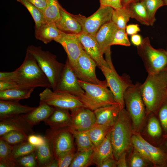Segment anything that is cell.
Here are the masks:
<instances>
[{
	"mask_svg": "<svg viewBox=\"0 0 167 167\" xmlns=\"http://www.w3.org/2000/svg\"><path fill=\"white\" fill-rule=\"evenodd\" d=\"M0 80L11 82L18 87L51 88L49 80L36 59L27 51L19 67L13 71L0 72Z\"/></svg>",
	"mask_w": 167,
	"mask_h": 167,
	"instance_id": "obj_1",
	"label": "cell"
},
{
	"mask_svg": "<svg viewBox=\"0 0 167 167\" xmlns=\"http://www.w3.org/2000/svg\"><path fill=\"white\" fill-rule=\"evenodd\" d=\"M141 91L145 105L146 117L157 114L167 98V72L166 71L154 74H148L141 84Z\"/></svg>",
	"mask_w": 167,
	"mask_h": 167,
	"instance_id": "obj_2",
	"label": "cell"
},
{
	"mask_svg": "<svg viewBox=\"0 0 167 167\" xmlns=\"http://www.w3.org/2000/svg\"><path fill=\"white\" fill-rule=\"evenodd\" d=\"M133 131L130 117L124 108L120 111L111 129V140L114 157L116 160L132 145Z\"/></svg>",
	"mask_w": 167,
	"mask_h": 167,
	"instance_id": "obj_3",
	"label": "cell"
},
{
	"mask_svg": "<svg viewBox=\"0 0 167 167\" xmlns=\"http://www.w3.org/2000/svg\"><path fill=\"white\" fill-rule=\"evenodd\" d=\"M26 51L35 58L40 68L47 77L53 90L55 91L61 76L65 64L59 62L56 57L41 46H28Z\"/></svg>",
	"mask_w": 167,
	"mask_h": 167,
	"instance_id": "obj_4",
	"label": "cell"
},
{
	"mask_svg": "<svg viewBox=\"0 0 167 167\" xmlns=\"http://www.w3.org/2000/svg\"><path fill=\"white\" fill-rule=\"evenodd\" d=\"M79 81L84 92L77 97L84 107L93 111L100 107L117 103L107 86L91 84L79 80Z\"/></svg>",
	"mask_w": 167,
	"mask_h": 167,
	"instance_id": "obj_5",
	"label": "cell"
},
{
	"mask_svg": "<svg viewBox=\"0 0 167 167\" xmlns=\"http://www.w3.org/2000/svg\"><path fill=\"white\" fill-rule=\"evenodd\" d=\"M141 84L137 82L128 88L124 94L126 110L130 117L134 131L139 132L146 117V111L141 91Z\"/></svg>",
	"mask_w": 167,
	"mask_h": 167,
	"instance_id": "obj_6",
	"label": "cell"
},
{
	"mask_svg": "<svg viewBox=\"0 0 167 167\" xmlns=\"http://www.w3.org/2000/svg\"><path fill=\"white\" fill-rule=\"evenodd\" d=\"M137 52L148 74H154L167 68V52L163 49H156L151 44L148 37L143 40L137 46Z\"/></svg>",
	"mask_w": 167,
	"mask_h": 167,
	"instance_id": "obj_7",
	"label": "cell"
},
{
	"mask_svg": "<svg viewBox=\"0 0 167 167\" xmlns=\"http://www.w3.org/2000/svg\"><path fill=\"white\" fill-rule=\"evenodd\" d=\"M105 76L108 87L111 91L115 102L121 109L125 108L124 94L126 89L134 85L129 76L124 74L120 76L115 68L102 66L99 68Z\"/></svg>",
	"mask_w": 167,
	"mask_h": 167,
	"instance_id": "obj_8",
	"label": "cell"
},
{
	"mask_svg": "<svg viewBox=\"0 0 167 167\" xmlns=\"http://www.w3.org/2000/svg\"><path fill=\"white\" fill-rule=\"evenodd\" d=\"M50 144L54 159L58 158L68 152L75 149L74 137L69 127L58 129L49 128L44 136Z\"/></svg>",
	"mask_w": 167,
	"mask_h": 167,
	"instance_id": "obj_9",
	"label": "cell"
},
{
	"mask_svg": "<svg viewBox=\"0 0 167 167\" xmlns=\"http://www.w3.org/2000/svg\"><path fill=\"white\" fill-rule=\"evenodd\" d=\"M113 8L108 6H101L88 17L80 14L73 17L80 25L82 32L95 36L101 27L111 20Z\"/></svg>",
	"mask_w": 167,
	"mask_h": 167,
	"instance_id": "obj_10",
	"label": "cell"
},
{
	"mask_svg": "<svg viewBox=\"0 0 167 167\" xmlns=\"http://www.w3.org/2000/svg\"><path fill=\"white\" fill-rule=\"evenodd\" d=\"M39 96L40 101L56 108L71 111L84 107L77 96L67 92L52 90L50 88H45Z\"/></svg>",
	"mask_w": 167,
	"mask_h": 167,
	"instance_id": "obj_11",
	"label": "cell"
},
{
	"mask_svg": "<svg viewBox=\"0 0 167 167\" xmlns=\"http://www.w3.org/2000/svg\"><path fill=\"white\" fill-rule=\"evenodd\" d=\"M97 66L96 62L84 50L72 68L79 80L91 84L107 86L106 80L101 81L97 78L96 74Z\"/></svg>",
	"mask_w": 167,
	"mask_h": 167,
	"instance_id": "obj_12",
	"label": "cell"
},
{
	"mask_svg": "<svg viewBox=\"0 0 167 167\" xmlns=\"http://www.w3.org/2000/svg\"><path fill=\"white\" fill-rule=\"evenodd\" d=\"M54 91L67 92L78 96L84 93L79 79L67 58L60 80Z\"/></svg>",
	"mask_w": 167,
	"mask_h": 167,
	"instance_id": "obj_13",
	"label": "cell"
},
{
	"mask_svg": "<svg viewBox=\"0 0 167 167\" xmlns=\"http://www.w3.org/2000/svg\"><path fill=\"white\" fill-rule=\"evenodd\" d=\"M118 28L111 21L103 25L94 36L110 67L114 68L111 58L110 47L114 34Z\"/></svg>",
	"mask_w": 167,
	"mask_h": 167,
	"instance_id": "obj_14",
	"label": "cell"
},
{
	"mask_svg": "<svg viewBox=\"0 0 167 167\" xmlns=\"http://www.w3.org/2000/svg\"><path fill=\"white\" fill-rule=\"evenodd\" d=\"M55 41L62 45L73 67L84 50L78 34L66 33L62 32L59 37Z\"/></svg>",
	"mask_w": 167,
	"mask_h": 167,
	"instance_id": "obj_15",
	"label": "cell"
},
{
	"mask_svg": "<svg viewBox=\"0 0 167 167\" xmlns=\"http://www.w3.org/2000/svg\"><path fill=\"white\" fill-rule=\"evenodd\" d=\"M71 128L79 131H86L95 123L96 118L93 111L84 107L71 111Z\"/></svg>",
	"mask_w": 167,
	"mask_h": 167,
	"instance_id": "obj_16",
	"label": "cell"
},
{
	"mask_svg": "<svg viewBox=\"0 0 167 167\" xmlns=\"http://www.w3.org/2000/svg\"><path fill=\"white\" fill-rule=\"evenodd\" d=\"M85 51L96 62L99 68L110 67L103 57L100 46L95 36L82 32L78 34Z\"/></svg>",
	"mask_w": 167,
	"mask_h": 167,
	"instance_id": "obj_17",
	"label": "cell"
},
{
	"mask_svg": "<svg viewBox=\"0 0 167 167\" xmlns=\"http://www.w3.org/2000/svg\"><path fill=\"white\" fill-rule=\"evenodd\" d=\"M33 126L25 119L23 114L0 120V137L11 131H20L28 135L35 133Z\"/></svg>",
	"mask_w": 167,
	"mask_h": 167,
	"instance_id": "obj_18",
	"label": "cell"
},
{
	"mask_svg": "<svg viewBox=\"0 0 167 167\" xmlns=\"http://www.w3.org/2000/svg\"><path fill=\"white\" fill-rule=\"evenodd\" d=\"M35 107L20 104L19 101L0 100V120L30 112Z\"/></svg>",
	"mask_w": 167,
	"mask_h": 167,
	"instance_id": "obj_19",
	"label": "cell"
},
{
	"mask_svg": "<svg viewBox=\"0 0 167 167\" xmlns=\"http://www.w3.org/2000/svg\"><path fill=\"white\" fill-rule=\"evenodd\" d=\"M60 18L55 24L59 29L65 33L78 34L82 32L81 26L72 14L60 6Z\"/></svg>",
	"mask_w": 167,
	"mask_h": 167,
	"instance_id": "obj_20",
	"label": "cell"
},
{
	"mask_svg": "<svg viewBox=\"0 0 167 167\" xmlns=\"http://www.w3.org/2000/svg\"><path fill=\"white\" fill-rule=\"evenodd\" d=\"M121 109L118 103L96 109L93 111L96 118L95 124L112 126Z\"/></svg>",
	"mask_w": 167,
	"mask_h": 167,
	"instance_id": "obj_21",
	"label": "cell"
},
{
	"mask_svg": "<svg viewBox=\"0 0 167 167\" xmlns=\"http://www.w3.org/2000/svg\"><path fill=\"white\" fill-rule=\"evenodd\" d=\"M44 122L52 129L70 127L71 117L69 110L56 108L52 113Z\"/></svg>",
	"mask_w": 167,
	"mask_h": 167,
	"instance_id": "obj_22",
	"label": "cell"
},
{
	"mask_svg": "<svg viewBox=\"0 0 167 167\" xmlns=\"http://www.w3.org/2000/svg\"><path fill=\"white\" fill-rule=\"evenodd\" d=\"M56 108L42 101L39 106L27 113L23 114L26 120L32 126L44 121L54 112Z\"/></svg>",
	"mask_w": 167,
	"mask_h": 167,
	"instance_id": "obj_23",
	"label": "cell"
},
{
	"mask_svg": "<svg viewBox=\"0 0 167 167\" xmlns=\"http://www.w3.org/2000/svg\"><path fill=\"white\" fill-rule=\"evenodd\" d=\"M110 131L111 129L104 140L94 149L93 164L97 167H100L102 164L109 158H114L110 139Z\"/></svg>",
	"mask_w": 167,
	"mask_h": 167,
	"instance_id": "obj_24",
	"label": "cell"
},
{
	"mask_svg": "<svg viewBox=\"0 0 167 167\" xmlns=\"http://www.w3.org/2000/svg\"><path fill=\"white\" fill-rule=\"evenodd\" d=\"M61 33L55 23H44L35 29V36L37 39L47 44L58 39Z\"/></svg>",
	"mask_w": 167,
	"mask_h": 167,
	"instance_id": "obj_25",
	"label": "cell"
},
{
	"mask_svg": "<svg viewBox=\"0 0 167 167\" xmlns=\"http://www.w3.org/2000/svg\"><path fill=\"white\" fill-rule=\"evenodd\" d=\"M137 134L148 148L152 160V164L155 167H167V151L161 147H155L146 141L139 132L133 131Z\"/></svg>",
	"mask_w": 167,
	"mask_h": 167,
	"instance_id": "obj_26",
	"label": "cell"
},
{
	"mask_svg": "<svg viewBox=\"0 0 167 167\" xmlns=\"http://www.w3.org/2000/svg\"><path fill=\"white\" fill-rule=\"evenodd\" d=\"M34 88L17 87L0 91V100L19 101L29 98Z\"/></svg>",
	"mask_w": 167,
	"mask_h": 167,
	"instance_id": "obj_27",
	"label": "cell"
},
{
	"mask_svg": "<svg viewBox=\"0 0 167 167\" xmlns=\"http://www.w3.org/2000/svg\"><path fill=\"white\" fill-rule=\"evenodd\" d=\"M44 138V143L37 147L35 151L37 167H47L54 159L51 146L48 140Z\"/></svg>",
	"mask_w": 167,
	"mask_h": 167,
	"instance_id": "obj_28",
	"label": "cell"
},
{
	"mask_svg": "<svg viewBox=\"0 0 167 167\" xmlns=\"http://www.w3.org/2000/svg\"><path fill=\"white\" fill-rule=\"evenodd\" d=\"M126 7L130 12L131 18L135 19L144 25H150L148 15L144 6L141 1L133 2Z\"/></svg>",
	"mask_w": 167,
	"mask_h": 167,
	"instance_id": "obj_29",
	"label": "cell"
},
{
	"mask_svg": "<svg viewBox=\"0 0 167 167\" xmlns=\"http://www.w3.org/2000/svg\"><path fill=\"white\" fill-rule=\"evenodd\" d=\"M112 126L94 124L86 131L95 147L98 146L104 140Z\"/></svg>",
	"mask_w": 167,
	"mask_h": 167,
	"instance_id": "obj_30",
	"label": "cell"
},
{
	"mask_svg": "<svg viewBox=\"0 0 167 167\" xmlns=\"http://www.w3.org/2000/svg\"><path fill=\"white\" fill-rule=\"evenodd\" d=\"M69 128L75 139L77 152L94 149L95 147L86 131H79Z\"/></svg>",
	"mask_w": 167,
	"mask_h": 167,
	"instance_id": "obj_31",
	"label": "cell"
},
{
	"mask_svg": "<svg viewBox=\"0 0 167 167\" xmlns=\"http://www.w3.org/2000/svg\"><path fill=\"white\" fill-rule=\"evenodd\" d=\"M47 6L43 12L45 23H56L60 18V6L58 0H46Z\"/></svg>",
	"mask_w": 167,
	"mask_h": 167,
	"instance_id": "obj_32",
	"label": "cell"
},
{
	"mask_svg": "<svg viewBox=\"0 0 167 167\" xmlns=\"http://www.w3.org/2000/svg\"><path fill=\"white\" fill-rule=\"evenodd\" d=\"M131 18L130 12L126 7L113 9L111 20L118 28L125 29Z\"/></svg>",
	"mask_w": 167,
	"mask_h": 167,
	"instance_id": "obj_33",
	"label": "cell"
},
{
	"mask_svg": "<svg viewBox=\"0 0 167 167\" xmlns=\"http://www.w3.org/2000/svg\"><path fill=\"white\" fill-rule=\"evenodd\" d=\"M94 149L76 152L70 167H87L93 163Z\"/></svg>",
	"mask_w": 167,
	"mask_h": 167,
	"instance_id": "obj_34",
	"label": "cell"
},
{
	"mask_svg": "<svg viewBox=\"0 0 167 167\" xmlns=\"http://www.w3.org/2000/svg\"><path fill=\"white\" fill-rule=\"evenodd\" d=\"M24 5L28 11L35 23V29L45 23L43 13L35 6L27 0H16Z\"/></svg>",
	"mask_w": 167,
	"mask_h": 167,
	"instance_id": "obj_35",
	"label": "cell"
},
{
	"mask_svg": "<svg viewBox=\"0 0 167 167\" xmlns=\"http://www.w3.org/2000/svg\"><path fill=\"white\" fill-rule=\"evenodd\" d=\"M144 6L149 16L151 26L155 21V15L159 8L164 6L163 0H140Z\"/></svg>",
	"mask_w": 167,
	"mask_h": 167,
	"instance_id": "obj_36",
	"label": "cell"
},
{
	"mask_svg": "<svg viewBox=\"0 0 167 167\" xmlns=\"http://www.w3.org/2000/svg\"><path fill=\"white\" fill-rule=\"evenodd\" d=\"M36 147L34 146L27 141L13 146L12 153V158L15 160L20 157L29 154L34 151Z\"/></svg>",
	"mask_w": 167,
	"mask_h": 167,
	"instance_id": "obj_37",
	"label": "cell"
},
{
	"mask_svg": "<svg viewBox=\"0 0 167 167\" xmlns=\"http://www.w3.org/2000/svg\"><path fill=\"white\" fill-rule=\"evenodd\" d=\"M147 132L151 137L159 139L161 143L164 137L163 133L159 119L155 116H152L149 120Z\"/></svg>",
	"mask_w": 167,
	"mask_h": 167,
	"instance_id": "obj_38",
	"label": "cell"
},
{
	"mask_svg": "<svg viewBox=\"0 0 167 167\" xmlns=\"http://www.w3.org/2000/svg\"><path fill=\"white\" fill-rule=\"evenodd\" d=\"M131 144L134 149L150 163L152 164V157L148 148L138 136L133 132Z\"/></svg>",
	"mask_w": 167,
	"mask_h": 167,
	"instance_id": "obj_39",
	"label": "cell"
},
{
	"mask_svg": "<svg viewBox=\"0 0 167 167\" xmlns=\"http://www.w3.org/2000/svg\"><path fill=\"white\" fill-rule=\"evenodd\" d=\"M0 137V139L13 146L27 141L28 136L20 131H13L6 133Z\"/></svg>",
	"mask_w": 167,
	"mask_h": 167,
	"instance_id": "obj_40",
	"label": "cell"
},
{
	"mask_svg": "<svg viewBox=\"0 0 167 167\" xmlns=\"http://www.w3.org/2000/svg\"><path fill=\"white\" fill-rule=\"evenodd\" d=\"M16 166L21 167H37L35 151L15 160Z\"/></svg>",
	"mask_w": 167,
	"mask_h": 167,
	"instance_id": "obj_41",
	"label": "cell"
},
{
	"mask_svg": "<svg viewBox=\"0 0 167 167\" xmlns=\"http://www.w3.org/2000/svg\"><path fill=\"white\" fill-rule=\"evenodd\" d=\"M148 162L135 149L130 155L129 165L131 167H146L148 165Z\"/></svg>",
	"mask_w": 167,
	"mask_h": 167,
	"instance_id": "obj_42",
	"label": "cell"
},
{
	"mask_svg": "<svg viewBox=\"0 0 167 167\" xmlns=\"http://www.w3.org/2000/svg\"><path fill=\"white\" fill-rule=\"evenodd\" d=\"M120 45L126 46L131 45L125 29L118 28L116 31L111 43V45Z\"/></svg>",
	"mask_w": 167,
	"mask_h": 167,
	"instance_id": "obj_43",
	"label": "cell"
},
{
	"mask_svg": "<svg viewBox=\"0 0 167 167\" xmlns=\"http://www.w3.org/2000/svg\"><path fill=\"white\" fill-rule=\"evenodd\" d=\"M13 147L4 140L0 139V162L14 160L12 158Z\"/></svg>",
	"mask_w": 167,
	"mask_h": 167,
	"instance_id": "obj_44",
	"label": "cell"
},
{
	"mask_svg": "<svg viewBox=\"0 0 167 167\" xmlns=\"http://www.w3.org/2000/svg\"><path fill=\"white\" fill-rule=\"evenodd\" d=\"M157 114L163 130L164 136L167 135V98L160 107Z\"/></svg>",
	"mask_w": 167,
	"mask_h": 167,
	"instance_id": "obj_45",
	"label": "cell"
},
{
	"mask_svg": "<svg viewBox=\"0 0 167 167\" xmlns=\"http://www.w3.org/2000/svg\"><path fill=\"white\" fill-rule=\"evenodd\" d=\"M74 149L64 154L58 159V167H68L71 165L75 154Z\"/></svg>",
	"mask_w": 167,
	"mask_h": 167,
	"instance_id": "obj_46",
	"label": "cell"
},
{
	"mask_svg": "<svg viewBox=\"0 0 167 167\" xmlns=\"http://www.w3.org/2000/svg\"><path fill=\"white\" fill-rule=\"evenodd\" d=\"M27 141L31 144L37 147L44 143L45 138L41 135L34 134L28 136Z\"/></svg>",
	"mask_w": 167,
	"mask_h": 167,
	"instance_id": "obj_47",
	"label": "cell"
},
{
	"mask_svg": "<svg viewBox=\"0 0 167 167\" xmlns=\"http://www.w3.org/2000/svg\"><path fill=\"white\" fill-rule=\"evenodd\" d=\"M100 6H110L116 9L123 7L121 0H99Z\"/></svg>",
	"mask_w": 167,
	"mask_h": 167,
	"instance_id": "obj_48",
	"label": "cell"
},
{
	"mask_svg": "<svg viewBox=\"0 0 167 167\" xmlns=\"http://www.w3.org/2000/svg\"><path fill=\"white\" fill-rule=\"evenodd\" d=\"M125 30L127 35H131L136 34L140 30L139 25L134 24L127 25Z\"/></svg>",
	"mask_w": 167,
	"mask_h": 167,
	"instance_id": "obj_49",
	"label": "cell"
},
{
	"mask_svg": "<svg viewBox=\"0 0 167 167\" xmlns=\"http://www.w3.org/2000/svg\"><path fill=\"white\" fill-rule=\"evenodd\" d=\"M31 3L43 13L47 6V2L46 0H27Z\"/></svg>",
	"mask_w": 167,
	"mask_h": 167,
	"instance_id": "obj_50",
	"label": "cell"
},
{
	"mask_svg": "<svg viewBox=\"0 0 167 167\" xmlns=\"http://www.w3.org/2000/svg\"><path fill=\"white\" fill-rule=\"evenodd\" d=\"M17 87H18L11 82L0 80V91L10 89Z\"/></svg>",
	"mask_w": 167,
	"mask_h": 167,
	"instance_id": "obj_51",
	"label": "cell"
},
{
	"mask_svg": "<svg viewBox=\"0 0 167 167\" xmlns=\"http://www.w3.org/2000/svg\"><path fill=\"white\" fill-rule=\"evenodd\" d=\"M126 152H123L117 160V165L118 167H127L128 166L126 160Z\"/></svg>",
	"mask_w": 167,
	"mask_h": 167,
	"instance_id": "obj_52",
	"label": "cell"
},
{
	"mask_svg": "<svg viewBox=\"0 0 167 167\" xmlns=\"http://www.w3.org/2000/svg\"><path fill=\"white\" fill-rule=\"evenodd\" d=\"M117 167V160L114 158H109L105 160L100 167Z\"/></svg>",
	"mask_w": 167,
	"mask_h": 167,
	"instance_id": "obj_53",
	"label": "cell"
},
{
	"mask_svg": "<svg viewBox=\"0 0 167 167\" xmlns=\"http://www.w3.org/2000/svg\"><path fill=\"white\" fill-rule=\"evenodd\" d=\"M131 43L137 47L141 45L143 40L141 36L137 34L131 35Z\"/></svg>",
	"mask_w": 167,
	"mask_h": 167,
	"instance_id": "obj_54",
	"label": "cell"
},
{
	"mask_svg": "<svg viewBox=\"0 0 167 167\" xmlns=\"http://www.w3.org/2000/svg\"><path fill=\"white\" fill-rule=\"evenodd\" d=\"M16 165L14 160L0 162V167H14Z\"/></svg>",
	"mask_w": 167,
	"mask_h": 167,
	"instance_id": "obj_55",
	"label": "cell"
},
{
	"mask_svg": "<svg viewBox=\"0 0 167 167\" xmlns=\"http://www.w3.org/2000/svg\"><path fill=\"white\" fill-rule=\"evenodd\" d=\"M159 144L160 147L167 151V135L163 137Z\"/></svg>",
	"mask_w": 167,
	"mask_h": 167,
	"instance_id": "obj_56",
	"label": "cell"
},
{
	"mask_svg": "<svg viewBox=\"0 0 167 167\" xmlns=\"http://www.w3.org/2000/svg\"><path fill=\"white\" fill-rule=\"evenodd\" d=\"M139 0H121L123 6L126 7L131 3Z\"/></svg>",
	"mask_w": 167,
	"mask_h": 167,
	"instance_id": "obj_57",
	"label": "cell"
},
{
	"mask_svg": "<svg viewBox=\"0 0 167 167\" xmlns=\"http://www.w3.org/2000/svg\"><path fill=\"white\" fill-rule=\"evenodd\" d=\"M58 160L54 159L47 166V167H58Z\"/></svg>",
	"mask_w": 167,
	"mask_h": 167,
	"instance_id": "obj_58",
	"label": "cell"
},
{
	"mask_svg": "<svg viewBox=\"0 0 167 167\" xmlns=\"http://www.w3.org/2000/svg\"><path fill=\"white\" fill-rule=\"evenodd\" d=\"M164 5H167V0H163Z\"/></svg>",
	"mask_w": 167,
	"mask_h": 167,
	"instance_id": "obj_59",
	"label": "cell"
},
{
	"mask_svg": "<svg viewBox=\"0 0 167 167\" xmlns=\"http://www.w3.org/2000/svg\"><path fill=\"white\" fill-rule=\"evenodd\" d=\"M165 71H166L167 72V68H166V70Z\"/></svg>",
	"mask_w": 167,
	"mask_h": 167,
	"instance_id": "obj_60",
	"label": "cell"
},
{
	"mask_svg": "<svg viewBox=\"0 0 167 167\" xmlns=\"http://www.w3.org/2000/svg\"><path fill=\"white\" fill-rule=\"evenodd\" d=\"M166 52H167V51Z\"/></svg>",
	"mask_w": 167,
	"mask_h": 167,
	"instance_id": "obj_61",
	"label": "cell"
},
{
	"mask_svg": "<svg viewBox=\"0 0 167 167\" xmlns=\"http://www.w3.org/2000/svg\"></svg>",
	"mask_w": 167,
	"mask_h": 167,
	"instance_id": "obj_62",
	"label": "cell"
}]
</instances>
